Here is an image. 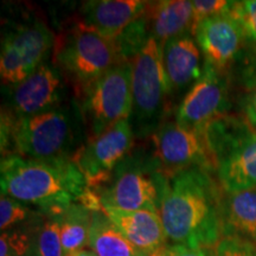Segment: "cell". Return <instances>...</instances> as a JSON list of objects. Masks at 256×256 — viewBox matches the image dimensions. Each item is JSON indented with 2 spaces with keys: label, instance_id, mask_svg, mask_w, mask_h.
I'll list each match as a JSON object with an SVG mask.
<instances>
[{
  "label": "cell",
  "instance_id": "4316f807",
  "mask_svg": "<svg viewBox=\"0 0 256 256\" xmlns=\"http://www.w3.org/2000/svg\"><path fill=\"white\" fill-rule=\"evenodd\" d=\"M214 256H256V246L236 236H226L217 242Z\"/></svg>",
  "mask_w": 256,
  "mask_h": 256
},
{
  "label": "cell",
  "instance_id": "f1b7e54d",
  "mask_svg": "<svg viewBox=\"0 0 256 256\" xmlns=\"http://www.w3.org/2000/svg\"><path fill=\"white\" fill-rule=\"evenodd\" d=\"M240 76L246 88H256V46H250L241 57Z\"/></svg>",
  "mask_w": 256,
  "mask_h": 256
},
{
  "label": "cell",
  "instance_id": "7402d4cb",
  "mask_svg": "<svg viewBox=\"0 0 256 256\" xmlns=\"http://www.w3.org/2000/svg\"><path fill=\"white\" fill-rule=\"evenodd\" d=\"M150 40L151 34L148 31V25L142 14L128 25L119 36L115 37L113 42L121 62H130L142 52Z\"/></svg>",
  "mask_w": 256,
  "mask_h": 256
},
{
  "label": "cell",
  "instance_id": "30bf717a",
  "mask_svg": "<svg viewBox=\"0 0 256 256\" xmlns=\"http://www.w3.org/2000/svg\"><path fill=\"white\" fill-rule=\"evenodd\" d=\"M134 139L130 120L120 121L106 132L89 138L72 158L88 188L98 191L110 182L118 166L132 153Z\"/></svg>",
  "mask_w": 256,
  "mask_h": 256
},
{
  "label": "cell",
  "instance_id": "f546056e",
  "mask_svg": "<svg viewBox=\"0 0 256 256\" xmlns=\"http://www.w3.org/2000/svg\"><path fill=\"white\" fill-rule=\"evenodd\" d=\"M153 256H210L208 248H190L183 244L165 246Z\"/></svg>",
  "mask_w": 256,
  "mask_h": 256
},
{
  "label": "cell",
  "instance_id": "52a82bcc",
  "mask_svg": "<svg viewBox=\"0 0 256 256\" xmlns=\"http://www.w3.org/2000/svg\"><path fill=\"white\" fill-rule=\"evenodd\" d=\"M133 106L130 122L138 139L151 138L165 122L168 84L162 66V46L151 38L132 60Z\"/></svg>",
  "mask_w": 256,
  "mask_h": 256
},
{
  "label": "cell",
  "instance_id": "8fae6325",
  "mask_svg": "<svg viewBox=\"0 0 256 256\" xmlns=\"http://www.w3.org/2000/svg\"><path fill=\"white\" fill-rule=\"evenodd\" d=\"M151 153L166 177L191 168L215 171L203 133L165 121L151 136Z\"/></svg>",
  "mask_w": 256,
  "mask_h": 256
},
{
  "label": "cell",
  "instance_id": "277c9868",
  "mask_svg": "<svg viewBox=\"0 0 256 256\" xmlns=\"http://www.w3.org/2000/svg\"><path fill=\"white\" fill-rule=\"evenodd\" d=\"M217 182L226 194L256 188V130L244 118L223 115L203 130Z\"/></svg>",
  "mask_w": 256,
  "mask_h": 256
},
{
  "label": "cell",
  "instance_id": "7c38bea8",
  "mask_svg": "<svg viewBox=\"0 0 256 256\" xmlns=\"http://www.w3.org/2000/svg\"><path fill=\"white\" fill-rule=\"evenodd\" d=\"M229 90L224 74L204 63L203 75L184 96L176 112V122L203 133L210 122L226 115Z\"/></svg>",
  "mask_w": 256,
  "mask_h": 256
},
{
  "label": "cell",
  "instance_id": "83f0119b",
  "mask_svg": "<svg viewBox=\"0 0 256 256\" xmlns=\"http://www.w3.org/2000/svg\"><path fill=\"white\" fill-rule=\"evenodd\" d=\"M191 2L194 25L198 22L203 20V19L229 14L234 2H226V0H194V2Z\"/></svg>",
  "mask_w": 256,
  "mask_h": 256
},
{
  "label": "cell",
  "instance_id": "484cf974",
  "mask_svg": "<svg viewBox=\"0 0 256 256\" xmlns=\"http://www.w3.org/2000/svg\"><path fill=\"white\" fill-rule=\"evenodd\" d=\"M30 234L16 229L2 232L0 238V256H25L32 249Z\"/></svg>",
  "mask_w": 256,
  "mask_h": 256
},
{
  "label": "cell",
  "instance_id": "44dd1931",
  "mask_svg": "<svg viewBox=\"0 0 256 256\" xmlns=\"http://www.w3.org/2000/svg\"><path fill=\"white\" fill-rule=\"evenodd\" d=\"M92 214L81 206L74 203L62 216H60V240L64 255L81 250L88 246Z\"/></svg>",
  "mask_w": 256,
  "mask_h": 256
},
{
  "label": "cell",
  "instance_id": "cb8c5ba5",
  "mask_svg": "<svg viewBox=\"0 0 256 256\" xmlns=\"http://www.w3.org/2000/svg\"><path fill=\"white\" fill-rule=\"evenodd\" d=\"M228 14L241 28L249 46H256V0L234 2Z\"/></svg>",
  "mask_w": 256,
  "mask_h": 256
},
{
  "label": "cell",
  "instance_id": "8992f818",
  "mask_svg": "<svg viewBox=\"0 0 256 256\" xmlns=\"http://www.w3.org/2000/svg\"><path fill=\"white\" fill-rule=\"evenodd\" d=\"M168 177L150 152H133L118 166L107 184L98 190L102 206L159 214Z\"/></svg>",
  "mask_w": 256,
  "mask_h": 256
},
{
  "label": "cell",
  "instance_id": "ffe728a7",
  "mask_svg": "<svg viewBox=\"0 0 256 256\" xmlns=\"http://www.w3.org/2000/svg\"><path fill=\"white\" fill-rule=\"evenodd\" d=\"M88 246L96 256H152L124 238L104 211L92 214Z\"/></svg>",
  "mask_w": 256,
  "mask_h": 256
},
{
  "label": "cell",
  "instance_id": "6da1fadb",
  "mask_svg": "<svg viewBox=\"0 0 256 256\" xmlns=\"http://www.w3.org/2000/svg\"><path fill=\"white\" fill-rule=\"evenodd\" d=\"M212 171L191 168L168 177L159 206L166 238L190 248L216 246L223 232L222 192Z\"/></svg>",
  "mask_w": 256,
  "mask_h": 256
},
{
  "label": "cell",
  "instance_id": "2e32d148",
  "mask_svg": "<svg viewBox=\"0 0 256 256\" xmlns=\"http://www.w3.org/2000/svg\"><path fill=\"white\" fill-rule=\"evenodd\" d=\"M164 66L168 95L182 92L203 75L200 50L188 34L172 38L162 46Z\"/></svg>",
  "mask_w": 256,
  "mask_h": 256
},
{
  "label": "cell",
  "instance_id": "1f68e13d",
  "mask_svg": "<svg viewBox=\"0 0 256 256\" xmlns=\"http://www.w3.org/2000/svg\"><path fill=\"white\" fill-rule=\"evenodd\" d=\"M66 256H96V254L92 250H89V249H81V250L66 254Z\"/></svg>",
  "mask_w": 256,
  "mask_h": 256
},
{
  "label": "cell",
  "instance_id": "7a4b0ae2",
  "mask_svg": "<svg viewBox=\"0 0 256 256\" xmlns=\"http://www.w3.org/2000/svg\"><path fill=\"white\" fill-rule=\"evenodd\" d=\"M2 194L34 206L50 217L62 216L78 202L88 184L72 159L2 156Z\"/></svg>",
  "mask_w": 256,
  "mask_h": 256
},
{
  "label": "cell",
  "instance_id": "603a6c76",
  "mask_svg": "<svg viewBox=\"0 0 256 256\" xmlns=\"http://www.w3.org/2000/svg\"><path fill=\"white\" fill-rule=\"evenodd\" d=\"M32 249L36 256H66L60 240V217H50L43 223Z\"/></svg>",
  "mask_w": 256,
  "mask_h": 256
},
{
  "label": "cell",
  "instance_id": "ba28073f",
  "mask_svg": "<svg viewBox=\"0 0 256 256\" xmlns=\"http://www.w3.org/2000/svg\"><path fill=\"white\" fill-rule=\"evenodd\" d=\"M56 36L43 18L36 14L8 22L2 30L0 78L8 88L26 80L54 50Z\"/></svg>",
  "mask_w": 256,
  "mask_h": 256
},
{
  "label": "cell",
  "instance_id": "5b68a950",
  "mask_svg": "<svg viewBox=\"0 0 256 256\" xmlns=\"http://www.w3.org/2000/svg\"><path fill=\"white\" fill-rule=\"evenodd\" d=\"M52 51L54 64L72 83L78 96L106 72L121 63L113 40L75 23L56 37Z\"/></svg>",
  "mask_w": 256,
  "mask_h": 256
},
{
  "label": "cell",
  "instance_id": "e0dca14e",
  "mask_svg": "<svg viewBox=\"0 0 256 256\" xmlns=\"http://www.w3.org/2000/svg\"><path fill=\"white\" fill-rule=\"evenodd\" d=\"M110 222L136 247L147 254L154 255L165 247L166 234L159 214L148 210L128 211L102 206Z\"/></svg>",
  "mask_w": 256,
  "mask_h": 256
},
{
  "label": "cell",
  "instance_id": "9c48e42d",
  "mask_svg": "<svg viewBox=\"0 0 256 256\" xmlns=\"http://www.w3.org/2000/svg\"><path fill=\"white\" fill-rule=\"evenodd\" d=\"M132 75L130 62H121L82 92L81 108L90 136H98L132 114Z\"/></svg>",
  "mask_w": 256,
  "mask_h": 256
},
{
  "label": "cell",
  "instance_id": "ac0fdd59",
  "mask_svg": "<svg viewBox=\"0 0 256 256\" xmlns=\"http://www.w3.org/2000/svg\"><path fill=\"white\" fill-rule=\"evenodd\" d=\"M144 16L151 38H154L162 46L172 38L191 31L194 25L192 2L188 0L147 2Z\"/></svg>",
  "mask_w": 256,
  "mask_h": 256
},
{
  "label": "cell",
  "instance_id": "d4e9b609",
  "mask_svg": "<svg viewBox=\"0 0 256 256\" xmlns=\"http://www.w3.org/2000/svg\"><path fill=\"white\" fill-rule=\"evenodd\" d=\"M30 215L31 211L26 204L12 197L2 194V198H0V229L2 232H8L16 224L24 222Z\"/></svg>",
  "mask_w": 256,
  "mask_h": 256
},
{
  "label": "cell",
  "instance_id": "9a60e30c",
  "mask_svg": "<svg viewBox=\"0 0 256 256\" xmlns=\"http://www.w3.org/2000/svg\"><path fill=\"white\" fill-rule=\"evenodd\" d=\"M147 2L142 0H92L82 2L75 24L106 38L114 40L144 14Z\"/></svg>",
  "mask_w": 256,
  "mask_h": 256
},
{
  "label": "cell",
  "instance_id": "d6986e66",
  "mask_svg": "<svg viewBox=\"0 0 256 256\" xmlns=\"http://www.w3.org/2000/svg\"><path fill=\"white\" fill-rule=\"evenodd\" d=\"M223 230L256 246V188L228 194L222 204Z\"/></svg>",
  "mask_w": 256,
  "mask_h": 256
},
{
  "label": "cell",
  "instance_id": "5bb4252c",
  "mask_svg": "<svg viewBox=\"0 0 256 256\" xmlns=\"http://www.w3.org/2000/svg\"><path fill=\"white\" fill-rule=\"evenodd\" d=\"M192 34L206 63L224 74L242 57L246 38L238 24L228 14L203 19L192 26Z\"/></svg>",
  "mask_w": 256,
  "mask_h": 256
},
{
  "label": "cell",
  "instance_id": "4fadbf2b",
  "mask_svg": "<svg viewBox=\"0 0 256 256\" xmlns=\"http://www.w3.org/2000/svg\"><path fill=\"white\" fill-rule=\"evenodd\" d=\"M66 95L63 72L55 64L44 62L26 80L10 88L5 110L14 119H22L58 107Z\"/></svg>",
  "mask_w": 256,
  "mask_h": 256
},
{
  "label": "cell",
  "instance_id": "3957f363",
  "mask_svg": "<svg viewBox=\"0 0 256 256\" xmlns=\"http://www.w3.org/2000/svg\"><path fill=\"white\" fill-rule=\"evenodd\" d=\"M0 127L2 156L72 159L86 144L87 124L78 100L22 119H14L2 108Z\"/></svg>",
  "mask_w": 256,
  "mask_h": 256
},
{
  "label": "cell",
  "instance_id": "4dcf8cb0",
  "mask_svg": "<svg viewBox=\"0 0 256 256\" xmlns=\"http://www.w3.org/2000/svg\"><path fill=\"white\" fill-rule=\"evenodd\" d=\"M242 113L249 126L256 130V88L249 89L242 100Z\"/></svg>",
  "mask_w": 256,
  "mask_h": 256
}]
</instances>
